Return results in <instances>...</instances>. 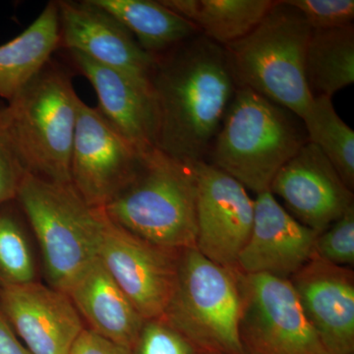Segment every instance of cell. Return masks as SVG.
I'll use <instances>...</instances> for the list:
<instances>
[{"instance_id":"obj_1","label":"cell","mask_w":354,"mask_h":354,"mask_svg":"<svg viewBox=\"0 0 354 354\" xmlns=\"http://www.w3.org/2000/svg\"><path fill=\"white\" fill-rule=\"evenodd\" d=\"M153 57L157 148L186 164L205 162L239 87L225 48L198 34Z\"/></svg>"},{"instance_id":"obj_2","label":"cell","mask_w":354,"mask_h":354,"mask_svg":"<svg viewBox=\"0 0 354 354\" xmlns=\"http://www.w3.org/2000/svg\"><path fill=\"white\" fill-rule=\"evenodd\" d=\"M80 100L70 70L51 58L31 82L0 106V133L27 174L71 183L70 160Z\"/></svg>"},{"instance_id":"obj_3","label":"cell","mask_w":354,"mask_h":354,"mask_svg":"<svg viewBox=\"0 0 354 354\" xmlns=\"http://www.w3.org/2000/svg\"><path fill=\"white\" fill-rule=\"evenodd\" d=\"M308 143L304 121L251 88L237 87L205 162L256 195Z\"/></svg>"},{"instance_id":"obj_4","label":"cell","mask_w":354,"mask_h":354,"mask_svg":"<svg viewBox=\"0 0 354 354\" xmlns=\"http://www.w3.org/2000/svg\"><path fill=\"white\" fill-rule=\"evenodd\" d=\"M102 209L118 227L156 245L174 251L195 248L194 165L179 162L156 149L147 153L131 183Z\"/></svg>"},{"instance_id":"obj_5","label":"cell","mask_w":354,"mask_h":354,"mask_svg":"<svg viewBox=\"0 0 354 354\" xmlns=\"http://www.w3.org/2000/svg\"><path fill=\"white\" fill-rule=\"evenodd\" d=\"M311 34L299 11L278 1L252 32L225 46L237 86L304 118L313 101L305 76Z\"/></svg>"},{"instance_id":"obj_6","label":"cell","mask_w":354,"mask_h":354,"mask_svg":"<svg viewBox=\"0 0 354 354\" xmlns=\"http://www.w3.org/2000/svg\"><path fill=\"white\" fill-rule=\"evenodd\" d=\"M16 200L36 235L50 286L66 292L97 259L102 209L87 204L71 183L29 174Z\"/></svg>"},{"instance_id":"obj_7","label":"cell","mask_w":354,"mask_h":354,"mask_svg":"<svg viewBox=\"0 0 354 354\" xmlns=\"http://www.w3.org/2000/svg\"><path fill=\"white\" fill-rule=\"evenodd\" d=\"M241 299L236 269L190 248L183 251L165 319L202 354H244L239 335Z\"/></svg>"},{"instance_id":"obj_8","label":"cell","mask_w":354,"mask_h":354,"mask_svg":"<svg viewBox=\"0 0 354 354\" xmlns=\"http://www.w3.org/2000/svg\"><path fill=\"white\" fill-rule=\"evenodd\" d=\"M239 274V335L244 354H328L290 279Z\"/></svg>"},{"instance_id":"obj_9","label":"cell","mask_w":354,"mask_h":354,"mask_svg":"<svg viewBox=\"0 0 354 354\" xmlns=\"http://www.w3.org/2000/svg\"><path fill=\"white\" fill-rule=\"evenodd\" d=\"M146 155L118 131L99 109L80 100L70 183L87 204L93 208L106 207L138 174Z\"/></svg>"},{"instance_id":"obj_10","label":"cell","mask_w":354,"mask_h":354,"mask_svg":"<svg viewBox=\"0 0 354 354\" xmlns=\"http://www.w3.org/2000/svg\"><path fill=\"white\" fill-rule=\"evenodd\" d=\"M181 253L130 234L102 209L97 259L144 320L164 316L176 288Z\"/></svg>"},{"instance_id":"obj_11","label":"cell","mask_w":354,"mask_h":354,"mask_svg":"<svg viewBox=\"0 0 354 354\" xmlns=\"http://www.w3.org/2000/svg\"><path fill=\"white\" fill-rule=\"evenodd\" d=\"M197 177L195 249L223 267L235 269L250 236L254 200L239 181L207 162L194 165Z\"/></svg>"},{"instance_id":"obj_12","label":"cell","mask_w":354,"mask_h":354,"mask_svg":"<svg viewBox=\"0 0 354 354\" xmlns=\"http://www.w3.org/2000/svg\"><path fill=\"white\" fill-rule=\"evenodd\" d=\"M57 6L59 48L78 51L150 88L155 57L140 46L122 23L94 0H59Z\"/></svg>"},{"instance_id":"obj_13","label":"cell","mask_w":354,"mask_h":354,"mask_svg":"<svg viewBox=\"0 0 354 354\" xmlns=\"http://www.w3.org/2000/svg\"><path fill=\"white\" fill-rule=\"evenodd\" d=\"M0 313L32 354H70L85 330L68 295L36 281L0 288Z\"/></svg>"},{"instance_id":"obj_14","label":"cell","mask_w":354,"mask_h":354,"mask_svg":"<svg viewBox=\"0 0 354 354\" xmlns=\"http://www.w3.org/2000/svg\"><path fill=\"white\" fill-rule=\"evenodd\" d=\"M269 191L285 202L293 218L318 234L354 206L353 191L310 142L279 169Z\"/></svg>"},{"instance_id":"obj_15","label":"cell","mask_w":354,"mask_h":354,"mask_svg":"<svg viewBox=\"0 0 354 354\" xmlns=\"http://www.w3.org/2000/svg\"><path fill=\"white\" fill-rule=\"evenodd\" d=\"M318 234L293 218L270 191L259 193L252 230L235 269L290 279L313 258Z\"/></svg>"},{"instance_id":"obj_16","label":"cell","mask_w":354,"mask_h":354,"mask_svg":"<svg viewBox=\"0 0 354 354\" xmlns=\"http://www.w3.org/2000/svg\"><path fill=\"white\" fill-rule=\"evenodd\" d=\"M290 281L326 353H354L353 270L312 258Z\"/></svg>"},{"instance_id":"obj_17","label":"cell","mask_w":354,"mask_h":354,"mask_svg":"<svg viewBox=\"0 0 354 354\" xmlns=\"http://www.w3.org/2000/svg\"><path fill=\"white\" fill-rule=\"evenodd\" d=\"M67 51L94 88L102 115L140 152L146 155L158 149L157 113L151 88L78 51Z\"/></svg>"},{"instance_id":"obj_18","label":"cell","mask_w":354,"mask_h":354,"mask_svg":"<svg viewBox=\"0 0 354 354\" xmlns=\"http://www.w3.org/2000/svg\"><path fill=\"white\" fill-rule=\"evenodd\" d=\"M87 329L132 351L143 327V317L99 259L75 279L66 291Z\"/></svg>"},{"instance_id":"obj_19","label":"cell","mask_w":354,"mask_h":354,"mask_svg":"<svg viewBox=\"0 0 354 354\" xmlns=\"http://www.w3.org/2000/svg\"><path fill=\"white\" fill-rule=\"evenodd\" d=\"M57 1L46 4L27 29L0 46V97L11 101L59 50Z\"/></svg>"},{"instance_id":"obj_20","label":"cell","mask_w":354,"mask_h":354,"mask_svg":"<svg viewBox=\"0 0 354 354\" xmlns=\"http://www.w3.org/2000/svg\"><path fill=\"white\" fill-rule=\"evenodd\" d=\"M193 23L203 36L227 46L253 31L277 6L274 0H160Z\"/></svg>"},{"instance_id":"obj_21","label":"cell","mask_w":354,"mask_h":354,"mask_svg":"<svg viewBox=\"0 0 354 354\" xmlns=\"http://www.w3.org/2000/svg\"><path fill=\"white\" fill-rule=\"evenodd\" d=\"M131 32L142 48L156 57L198 34L196 26L160 1L153 0H94Z\"/></svg>"},{"instance_id":"obj_22","label":"cell","mask_w":354,"mask_h":354,"mask_svg":"<svg viewBox=\"0 0 354 354\" xmlns=\"http://www.w3.org/2000/svg\"><path fill=\"white\" fill-rule=\"evenodd\" d=\"M305 76L314 97L333 95L354 83V25L312 30Z\"/></svg>"},{"instance_id":"obj_23","label":"cell","mask_w":354,"mask_h":354,"mask_svg":"<svg viewBox=\"0 0 354 354\" xmlns=\"http://www.w3.org/2000/svg\"><path fill=\"white\" fill-rule=\"evenodd\" d=\"M307 138L322 151L342 181L354 188V131L337 115L332 97H314L301 118Z\"/></svg>"},{"instance_id":"obj_24","label":"cell","mask_w":354,"mask_h":354,"mask_svg":"<svg viewBox=\"0 0 354 354\" xmlns=\"http://www.w3.org/2000/svg\"><path fill=\"white\" fill-rule=\"evenodd\" d=\"M17 208V200L0 207V288L32 283L36 277L34 258Z\"/></svg>"},{"instance_id":"obj_25","label":"cell","mask_w":354,"mask_h":354,"mask_svg":"<svg viewBox=\"0 0 354 354\" xmlns=\"http://www.w3.org/2000/svg\"><path fill=\"white\" fill-rule=\"evenodd\" d=\"M313 258L341 267L354 265V206L318 234Z\"/></svg>"},{"instance_id":"obj_26","label":"cell","mask_w":354,"mask_h":354,"mask_svg":"<svg viewBox=\"0 0 354 354\" xmlns=\"http://www.w3.org/2000/svg\"><path fill=\"white\" fill-rule=\"evenodd\" d=\"M132 354H202L165 319L146 320Z\"/></svg>"},{"instance_id":"obj_27","label":"cell","mask_w":354,"mask_h":354,"mask_svg":"<svg viewBox=\"0 0 354 354\" xmlns=\"http://www.w3.org/2000/svg\"><path fill=\"white\" fill-rule=\"evenodd\" d=\"M304 16L312 30L353 25V0H286Z\"/></svg>"},{"instance_id":"obj_28","label":"cell","mask_w":354,"mask_h":354,"mask_svg":"<svg viewBox=\"0 0 354 354\" xmlns=\"http://www.w3.org/2000/svg\"><path fill=\"white\" fill-rule=\"evenodd\" d=\"M26 174L27 172L0 133V207L17 199Z\"/></svg>"},{"instance_id":"obj_29","label":"cell","mask_w":354,"mask_h":354,"mask_svg":"<svg viewBox=\"0 0 354 354\" xmlns=\"http://www.w3.org/2000/svg\"><path fill=\"white\" fill-rule=\"evenodd\" d=\"M70 354H132V351L85 328L72 346Z\"/></svg>"},{"instance_id":"obj_30","label":"cell","mask_w":354,"mask_h":354,"mask_svg":"<svg viewBox=\"0 0 354 354\" xmlns=\"http://www.w3.org/2000/svg\"><path fill=\"white\" fill-rule=\"evenodd\" d=\"M0 354H32L0 313Z\"/></svg>"},{"instance_id":"obj_31","label":"cell","mask_w":354,"mask_h":354,"mask_svg":"<svg viewBox=\"0 0 354 354\" xmlns=\"http://www.w3.org/2000/svg\"><path fill=\"white\" fill-rule=\"evenodd\" d=\"M348 354H354V353H348Z\"/></svg>"}]
</instances>
